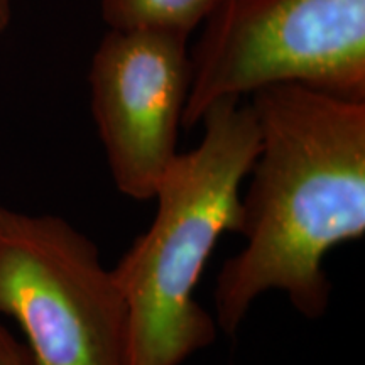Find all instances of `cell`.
I'll return each instance as SVG.
<instances>
[{"instance_id":"7","label":"cell","mask_w":365,"mask_h":365,"mask_svg":"<svg viewBox=\"0 0 365 365\" xmlns=\"http://www.w3.org/2000/svg\"><path fill=\"white\" fill-rule=\"evenodd\" d=\"M0 365H33L27 349L0 323Z\"/></svg>"},{"instance_id":"4","label":"cell","mask_w":365,"mask_h":365,"mask_svg":"<svg viewBox=\"0 0 365 365\" xmlns=\"http://www.w3.org/2000/svg\"><path fill=\"white\" fill-rule=\"evenodd\" d=\"M0 317L33 365H129V309L95 242L65 218L0 205Z\"/></svg>"},{"instance_id":"6","label":"cell","mask_w":365,"mask_h":365,"mask_svg":"<svg viewBox=\"0 0 365 365\" xmlns=\"http://www.w3.org/2000/svg\"><path fill=\"white\" fill-rule=\"evenodd\" d=\"M222 0H102V17L112 29H161L190 36Z\"/></svg>"},{"instance_id":"8","label":"cell","mask_w":365,"mask_h":365,"mask_svg":"<svg viewBox=\"0 0 365 365\" xmlns=\"http://www.w3.org/2000/svg\"><path fill=\"white\" fill-rule=\"evenodd\" d=\"M14 2H16V0H0V34L6 33L9 26H11Z\"/></svg>"},{"instance_id":"1","label":"cell","mask_w":365,"mask_h":365,"mask_svg":"<svg viewBox=\"0 0 365 365\" xmlns=\"http://www.w3.org/2000/svg\"><path fill=\"white\" fill-rule=\"evenodd\" d=\"M259 150L242 195L244 247L217 276V327L235 335L259 296L281 291L301 317H323V261L365 234V100L309 86L250 95Z\"/></svg>"},{"instance_id":"5","label":"cell","mask_w":365,"mask_h":365,"mask_svg":"<svg viewBox=\"0 0 365 365\" xmlns=\"http://www.w3.org/2000/svg\"><path fill=\"white\" fill-rule=\"evenodd\" d=\"M188 38L108 27L91 58V115L113 185L132 200H153L178 154L191 83Z\"/></svg>"},{"instance_id":"3","label":"cell","mask_w":365,"mask_h":365,"mask_svg":"<svg viewBox=\"0 0 365 365\" xmlns=\"http://www.w3.org/2000/svg\"><path fill=\"white\" fill-rule=\"evenodd\" d=\"M191 54L182 127L272 85L365 100V0H222Z\"/></svg>"},{"instance_id":"2","label":"cell","mask_w":365,"mask_h":365,"mask_svg":"<svg viewBox=\"0 0 365 365\" xmlns=\"http://www.w3.org/2000/svg\"><path fill=\"white\" fill-rule=\"evenodd\" d=\"M240 100L205 112L202 140L173 159L153 196L156 215L112 269L129 309V365H181L217 339L195 289L218 239L242 227L240 190L259 130Z\"/></svg>"}]
</instances>
